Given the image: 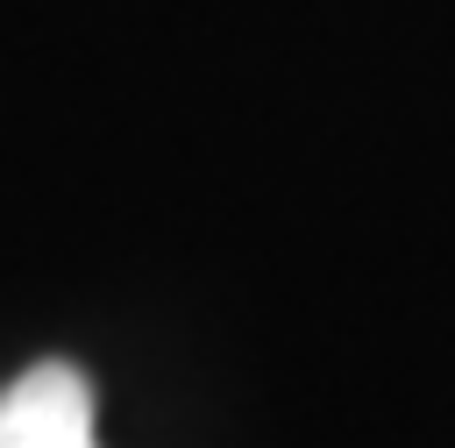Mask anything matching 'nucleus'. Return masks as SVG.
<instances>
[{"label": "nucleus", "instance_id": "f257e3e1", "mask_svg": "<svg viewBox=\"0 0 455 448\" xmlns=\"http://www.w3.org/2000/svg\"><path fill=\"white\" fill-rule=\"evenodd\" d=\"M0 448H100L92 384L71 363H36L0 391Z\"/></svg>", "mask_w": 455, "mask_h": 448}]
</instances>
